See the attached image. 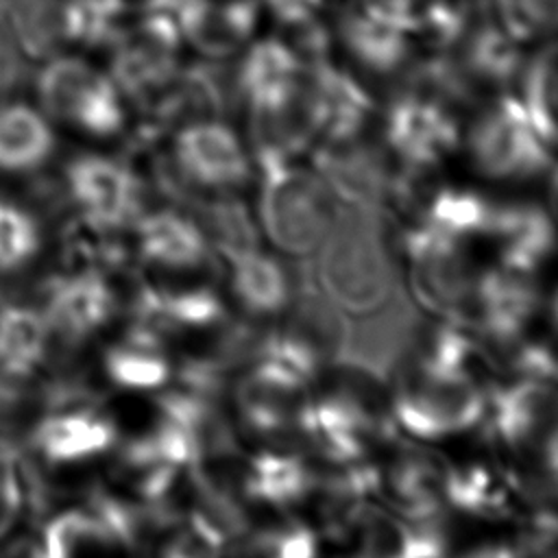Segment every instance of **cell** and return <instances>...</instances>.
Here are the masks:
<instances>
[{"label": "cell", "mask_w": 558, "mask_h": 558, "mask_svg": "<svg viewBox=\"0 0 558 558\" xmlns=\"http://www.w3.org/2000/svg\"><path fill=\"white\" fill-rule=\"evenodd\" d=\"M488 238L499 244L501 264L536 272L558 244V225L536 203H497Z\"/></svg>", "instance_id": "ac0fdd59"}, {"label": "cell", "mask_w": 558, "mask_h": 558, "mask_svg": "<svg viewBox=\"0 0 558 558\" xmlns=\"http://www.w3.org/2000/svg\"><path fill=\"white\" fill-rule=\"evenodd\" d=\"M37 107L57 124L107 140L126 129L129 102L107 68L63 50L37 61L31 78Z\"/></svg>", "instance_id": "7a4b0ae2"}, {"label": "cell", "mask_w": 558, "mask_h": 558, "mask_svg": "<svg viewBox=\"0 0 558 558\" xmlns=\"http://www.w3.org/2000/svg\"><path fill=\"white\" fill-rule=\"evenodd\" d=\"M447 504L477 517H501L508 512V488L484 464L451 466Z\"/></svg>", "instance_id": "f1b7e54d"}, {"label": "cell", "mask_w": 558, "mask_h": 558, "mask_svg": "<svg viewBox=\"0 0 558 558\" xmlns=\"http://www.w3.org/2000/svg\"><path fill=\"white\" fill-rule=\"evenodd\" d=\"M135 227L140 257L161 272H194L211 259V248L196 220L177 209L144 211Z\"/></svg>", "instance_id": "9a60e30c"}, {"label": "cell", "mask_w": 558, "mask_h": 558, "mask_svg": "<svg viewBox=\"0 0 558 558\" xmlns=\"http://www.w3.org/2000/svg\"><path fill=\"white\" fill-rule=\"evenodd\" d=\"M551 318H554V323H556V327H558V292H556L554 303H551Z\"/></svg>", "instance_id": "8d00e7d4"}, {"label": "cell", "mask_w": 558, "mask_h": 558, "mask_svg": "<svg viewBox=\"0 0 558 558\" xmlns=\"http://www.w3.org/2000/svg\"><path fill=\"white\" fill-rule=\"evenodd\" d=\"M105 371L122 388L155 390L170 379L172 364L163 340L150 327H137L107 349Z\"/></svg>", "instance_id": "44dd1931"}, {"label": "cell", "mask_w": 558, "mask_h": 558, "mask_svg": "<svg viewBox=\"0 0 558 558\" xmlns=\"http://www.w3.org/2000/svg\"><path fill=\"white\" fill-rule=\"evenodd\" d=\"M486 416L493 436L510 451H536L558 425V381L517 377L488 395Z\"/></svg>", "instance_id": "4fadbf2b"}, {"label": "cell", "mask_w": 558, "mask_h": 558, "mask_svg": "<svg viewBox=\"0 0 558 558\" xmlns=\"http://www.w3.org/2000/svg\"><path fill=\"white\" fill-rule=\"evenodd\" d=\"M519 81V100L534 129L551 150L558 148V37L523 63Z\"/></svg>", "instance_id": "484cf974"}, {"label": "cell", "mask_w": 558, "mask_h": 558, "mask_svg": "<svg viewBox=\"0 0 558 558\" xmlns=\"http://www.w3.org/2000/svg\"><path fill=\"white\" fill-rule=\"evenodd\" d=\"M35 63L13 28L4 0H0V100L17 96L31 83Z\"/></svg>", "instance_id": "1f68e13d"}, {"label": "cell", "mask_w": 558, "mask_h": 558, "mask_svg": "<svg viewBox=\"0 0 558 558\" xmlns=\"http://www.w3.org/2000/svg\"><path fill=\"white\" fill-rule=\"evenodd\" d=\"M116 310L111 286L100 272L81 270L59 279L46 301L44 318L50 338L78 344L100 331Z\"/></svg>", "instance_id": "5bb4252c"}, {"label": "cell", "mask_w": 558, "mask_h": 558, "mask_svg": "<svg viewBox=\"0 0 558 558\" xmlns=\"http://www.w3.org/2000/svg\"><path fill=\"white\" fill-rule=\"evenodd\" d=\"M259 7L268 9L283 24L303 26L316 17L323 0H259Z\"/></svg>", "instance_id": "e575fe53"}, {"label": "cell", "mask_w": 558, "mask_h": 558, "mask_svg": "<svg viewBox=\"0 0 558 558\" xmlns=\"http://www.w3.org/2000/svg\"><path fill=\"white\" fill-rule=\"evenodd\" d=\"M131 20L126 0H65L63 48L109 50Z\"/></svg>", "instance_id": "d4e9b609"}, {"label": "cell", "mask_w": 558, "mask_h": 558, "mask_svg": "<svg viewBox=\"0 0 558 558\" xmlns=\"http://www.w3.org/2000/svg\"><path fill=\"white\" fill-rule=\"evenodd\" d=\"M214 253L229 266L259 251V229L235 194H207L198 201V220Z\"/></svg>", "instance_id": "7402d4cb"}, {"label": "cell", "mask_w": 558, "mask_h": 558, "mask_svg": "<svg viewBox=\"0 0 558 558\" xmlns=\"http://www.w3.org/2000/svg\"><path fill=\"white\" fill-rule=\"evenodd\" d=\"M305 277L347 316L366 318L395 301L399 277L384 211L340 203Z\"/></svg>", "instance_id": "6da1fadb"}, {"label": "cell", "mask_w": 558, "mask_h": 558, "mask_svg": "<svg viewBox=\"0 0 558 558\" xmlns=\"http://www.w3.org/2000/svg\"><path fill=\"white\" fill-rule=\"evenodd\" d=\"M63 187L78 216L98 231L124 229L144 214L142 179L113 155H74L65 163Z\"/></svg>", "instance_id": "30bf717a"}, {"label": "cell", "mask_w": 558, "mask_h": 558, "mask_svg": "<svg viewBox=\"0 0 558 558\" xmlns=\"http://www.w3.org/2000/svg\"><path fill=\"white\" fill-rule=\"evenodd\" d=\"M495 207L497 203L488 201L480 192L440 187L429 194L423 211H418V220H425L460 240L473 235L488 238Z\"/></svg>", "instance_id": "83f0119b"}, {"label": "cell", "mask_w": 558, "mask_h": 558, "mask_svg": "<svg viewBox=\"0 0 558 558\" xmlns=\"http://www.w3.org/2000/svg\"><path fill=\"white\" fill-rule=\"evenodd\" d=\"M318 480L299 451L268 449L244 462L242 490L246 501L286 510L310 499Z\"/></svg>", "instance_id": "ffe728a7"}, {"label": "cell", "mask_w": 558, "mask_h": 558, "mask_svg": "<svg viewBox=\"0 0 558 558\" xmlns=\"http://www.w3.org/2000/svg\"><path fill=\"white\" fill-rule=\"evenodd\" d=\"M286 310L283 323L272 329L266 357L279 360L312 384L347 357L351 323L305 275Z\"/></svg>", "instance_id": "ba28073f"}, {"label": "cell", "mask_w": 558, "mask_h": 558, "mask_svg": "<svg viewBox=\"0 0 558 558\" xmlns=\"http://www.w3.org/2000/svg\"><path fill=\"white\" fill-rule=\"evenodd\" d=\"M225 538L194 510H190L168 538L161 558H222Z\"/></svg>", "instance_id": "d6a6232c"}, {"label": "cell", "mask_w": 558, "mask_h": 558, "mask_svg": "<svg viewBox=\"0 0 558 558\" xmlns=\"http://www.w3.org/2000/svg\"><path fill=\"white\" fill-rule=\"evenodd\" d=\"M458 129L449 109L429 94L408 92L390 105L386 144L403 177L434 168L458 144Z\"/></svg>", "instance_id": "8fae6325"}, {"label": "cell", "mask_w": 558, "mask_h": 558, "mask_svg": "<svg viewBox=\"0 0 558 558\" xmlns=\"http://www.w3.org/2000/svg\"><path fill=\"white\" fill-rule=\"evenodd\" d=\"M41 246V231L33 214L15 203L0 201V270L26 266Z\"/></svg>", "instance_id": "4dcf8cb0"}, {"label": "cell", "mask_w": 558, "mask_h": 558, "mask_svg": "<svg viewBox=\"0 0 558 558\" xmlns=\"http://www.w3.org/2000/svg\"><path fill=\"white\" fill-rule=\"evenodd\" d=\"M113 421L92 410L50 412L35 427L28 445L48 464L70 466L89 462L116 445Z\"/></svg>", "instance_id": "e0dca14e"}, {"label": "cell", "mask_w": 558, "mask_h": 558, "mask_svg": "<svg viewBox=\"0 0 558 558\" xmlns=\"http://www.w3.org/2000/svg\"><path fill=\"white\" fill-rule=\"evenodd\" d=\"M231 288L242 310L255 318L275 316L292 301L286 268L262 251L231 266Z\"/></svg>", "instance_id": "cb8c5ba5"}, {"label": "cell", "mask_w": 558, "mask_h": 558, "mask_svg": "<svg viewBox=\"0 0 558 558\" xmlns=\"http://www.w3.org/2000/svg\"><path fill=\"white\" fill-rule=\"evenodd\" d=\"M473 168L493 181H527L551 168V148L514 96L493 98L464 133Z\"/></svg>", "instance_id": "52a82bcc"}, {"label": "cell", "mask_w": 558, "mask_h": 558, "mask_svg": "<svg viewBox=\"0 0 558 558\" xmlns=\"http://www.w3.org/2000/svg\"><path fill=\"white\" fill-rule=\"evenodd\" d=\"M497 24L517 41L558 37V0H495Z\"/></svg>", "instance_id": "f546056e"}, {"label": "cell", "mask_w": 558, "mask_h": 558, "mask_svg": "<svg viewBox=\"0 0 558 558\" xmlns=\"http://www.w3.org/2000/svg\"><path fill=\"white\" fill-rule=\"evenodd\" d=\"M54 397L35 373L0 371V447L15 451L28 445L35 427L52 412Z\"/></svg>", "instance_id": "603a6c76"}, {"label": "cell", "mask_w": 558, "mask_h": 558, "mask_svg": "<svg viewBox=\"0 0 558 558\" xmlns=\"http://www.w3.org/2000/svg\"><path fill=\"white\" fill-rule=\"evenodd\" d=\"M57 150V126L17 96L0 100V172L24 177L41 170Z\"/></svg>", "instance_id": "d6986e66"}, {"label": "cell", "mask_w": 558, "mask_h": 558, "mask_svg": "<svg viewBox=\"0 0 558 558\" xmlns=\"http://www.w3.org/2000/svg\"><path fill=\"white\" fill-rule=\"evenodd\" d=\"M401 251L414 303L445 323L471 329L480 272L464 253V240L416 220L403 231Z\"/></svg>", "instance_id": "5b68a950"}, {"label": "cell", "mask_w": 558, "mask_h": 558, "mask_svg": "<svg viewBox=\"0 0 558 558\" xmlns=\"http://www.w3.org/2000/svg\"><path fill=\"white\" fill-rule=\"evenodd\" d=\"M340 203L318 172L292 163L262 168L259 229L288 257L314 255L329 233Z\"/></svg>", "instance_id": "277c9868"}, {"label": "cell", "mask_w": 558, "mask_h": 558, "mask_svg": "<svg viewBox=\"0 0 558 558\" xmlns=\"http://www.w3.org/2000/svg\"><path fill=\"white\" fill-rule=\"evenodd\" d=\"M388 386L395 425L414 438L458 436L486 418L488 395L475 375L401 360Z\"/></svg>", "instance_id": "3957f363"}, {"label": "cell", "mask_w": 558, "mask_h": 558, "mask_svg": "<svg viewBox=\"0 0 558 558\" xmlns=\"http://www.w3.org/2000/svg\"><path fill=\"white\" fill-rule=\"evenodd\" d=\"M44 312L26 305L0 307V371L35 373L50 347Z\"/></svg>", "instance_id": "4316f807"}, {"label": "cell", "mask_w": 558, "mask_h": 558, "mask_svg": "<svg viewBox=\"0 0 558 558\" xmlns=\"http://www.w3.org/2000/svg\"><path fill=\"white\" fill-rule=\"evenodd\" d=\"M541 292L536 272L497 264L477 275L475 312L471 329L495 349H512L538 312Z\"/></svg>", "instance_id": "7c38bea8"}, {"label": "cell", "mask_w": 558, "mask_h": 558, "mask_svg": "<svg viewBox=\"0 0 558 558\" xmlns=\"http://www.w3.org/2000/svg\"><path fill=\"white\" fill-rule=\"evenodd\" d=\"M451 464L418 447H403L381 475V486L390 493L392 506H397L408 519L418 523H434L440 519L447 504V480Z\"/></svg>", "instance_id": "2e32d148"}, {"label": "cell", "mask_w": 558, "mask_h": 558, "mask_svg": "<svg viewBox=\"0 0 558 558\" xmlns=\"http://www.w3.org/2000/svg\"><path fill=\"white\" fill-rule=\"evenodd\" d=\"M549 214L558 225V166L549 170Z\"/></svg>", "instance_id": "d590c367"}, {"label": "cell", "mask_w": 558, "mask_h": 558, "mask_svg": "<svg viewBox=\"0 0 558 558\" xmlns=\"http://www.w3.org/2000/svg\"><path fill=\"white\" fill-rule=\"evenodd\" d=\"M22 510V486L13 451L0 447V538L11 532Z\"/></svg>", "instance_id": "836d02e7"}, {"label": "cell", "mask_w": 558, "mask_h": 558, "mask_svg": "<svg viewBox=\"0 0 558 558\" xmlns=\"http://www.w3.org/2000/svg\"><path fill=\"white\" fill-rule=\"evenodd\" d=\"M170 161L183 187L201 194H235L253 174L244 140L218 116L179 124Z\"/></svg>", "instance_id": "9c48e42d"}, {"label": "cell", "mask_w": 558, "mask_h": 558, "mask_svg": "<svg viewBox=\"0 0 558 558\" xmlns=\"http://www.w3.org/2000/svg\"><path fill=\"white\" fill-rule=\"evenodd\" d=\"M307 384L275 357L253 362L233 388L242 427L259 438L275 440L279 449L294 451L296 445H310L312 395Z\"/></svg>", "instance_id": "8992f818"}]
</instances>
